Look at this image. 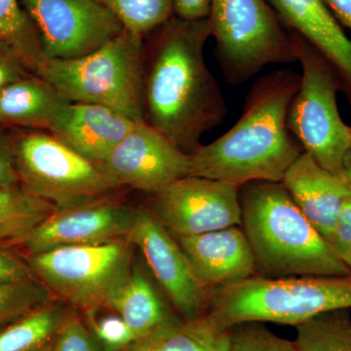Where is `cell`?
I'll return each mask as SVG.
<instances>
[{"mask_svg": "<svg viewBox=\"0 0 351 351\" xmlns=\"http://www.w3.org/2000/svg\"><path fill=\"white\" fill-rule=\"evenodd\" d=\"M232 328L212 314L186 319L173 314L123 351H230Z\"/></svg>", "mask_w": 351, "mask_h": 351, "instance_id": "obj_20", "label": "cell"}, {"mask_svg": "<svg viewBox=\"0 0 351 351\" xmlns=\"http://www.w3.org/2000/svg\"><path fill=\"white\" fill-rule=\"evenodd\" d=\"M301 75L289 69L262 76L252 85L243 112L226 134L189 156V176L242 186L247 182H282L304 152L287 127V113Z\"/></svg>", "mask_w": 351, "mask_h": 351, "instance_id": "obj_2", "label": "cell"}, {"mask_svg": "<svg viewBox=\"0 0 351 351\" xmlns=\"http://www.w3.org/2000/svg\"><path fill=\"white\" fill-rule=\"evenodd\" d=\"M299 351H351V311L318 314L295 326Z\"/></svg>", "mask_w": 351, "mask_h": 351, "instance_id": "obj_25", "label": "cell"}, {"mask_svg": "<svg viewBox=\"0 0 351 351\" xmlns=\"http://www.w3.org/2000/svg\"><path fill=\"white\" fill-rule=\"evenodd\" d=\"M212 0H174L175 16L184 20L208 18Z\"/></svg>", "mask_w": 351, "mask_h": 351, "instance_id": "obj_35", "label": "cell"}, {"mask_svg": "<svg viewBox=\"0 0 351 351\" xmlns=\"http://www.w3.org/2000/svg\"><path fill=\"white\" fill-rule=\"evenodd\" d=\"M51 351H104L84 317L76 313L58 334Z\"/></svg>", "mask_w": 351, "mask_h": 351, "instance_id": "obj_30", "label": "cell"}, {"mask_svg": "<svg viewBox=\"0 0 351 351\" xmlns=\"http://www.w3.org/2000/svg\"><path fill=\"white\" fill-rule=\"evenodd\" d=\"M51 351V350H50Z\"/></svg>", "mask_w": 351, "mask_h": 351, "instance_id": "obj_38", "label": "cell"}, {"mask_svg": "<svg viewBox=\"0 0 351 351\" xmlns=\"http://www.w3.org/2000/svg\"><path fill=\"white\" fill-rule=\"evenodd\" d=\"M327 241L351 274V196L346 200L336 228Z\"/></svg>", "mask_w": 351, "mask_h": 351, "instance_id": "obj_32", "label": "cell"}, {"mask_svg": "<svg viewBox=\"0 0 351 351\" xmlns=\"http://www.w3.org/2000/svg\"><path fill=\"white\" fill-rule=\"evenodd\" d=\"M120 21L124 29L144 39L169 21L174 0H96Z\"/></svg>", "mask_w": 351, "mask_h": 351, "instance_id": "obj_26", "label": "cell"}, {"mask_svg": "<svg viewBox=\"0 0 351 351\" xmlns=\"http://www.w3.org/2000/svg\"><path fill=\"white\" fill-rule=\"evenodd\" d=\"M0 45L12 50L34 75L46 59L38 29L20 0H0Z\"/></svg>", "mask_w": 351, "mask_h": 351, "instance_id": "obj_24", "label": "cell"}, {"mask_svg": "<svg viewBox=\"0 0 351 351\" xmlns=\"http://www.w3.org/2000/svg\"><path fill=\"white\" fill-rule=\"evenodd\" d=\"M129 240L142 252L178 315L191 319L207 313L210 293L198 282L177 239L151 209L138 208Z\"/></svg>", "mask_w": 351, "mask_h": 351, "instance_id": "obj_14", "label": "cell"}, {"mask_svg": "<svg viewBox=\"0 0 351 351\" xmlns=\"http://www.w3.org/2000/svg\"><path fill=\"white\" fill-rule=\"evenodd\" d=\"M339 25L351 31V0H324Z\"/></svg>", "mask_w": 351, "mask_h": 351, "instance_id": "obj_36", "label": "cell"}, {"mask_svg": "<svg viewBox=\"0 0 351 351\" xmlns=\"http://www.w3.org/2000/svg\"><path fill=\"white\" fill-rule=\"evenodd\" d=\"M144 39L124 29L98 50L73 60L45 59L36 75L69 103L112 108L145 121Z\"/></svg>", "mask_w": 351, "mask_h": 351, "instance_id": "obj_5", "label": "cell"}, {"mask_svg": "<svg viewBox=\"0 0 351 351\" xmlns=\"http://www.w3.org/2000/svg\"><path fill=\"white\" fill-rule=\"evenodd\" d=\"M100 166L119 188L154 193L189 176L191 159L160 132L141 121Z\"/></svg>", "mask_w": 351, "mask_h": 351, "instance_id": "obj_13", "label": "cell"}, {"mask_svg": "<svg viewBox=\"0 0 351 351\" xmlns=\"http://www.w3.org/2000/svg\"><path fill=\"white\" fill-rule=\"evenodd\" d=\"M241 226L265 278L351 274L326 239L302 214L282 182L240 188Z\"/></svg>", "mask_w": 351, "mask_h": 351, "instance_id": "obj_3", "label": "cell"}, {"mask_svg": "<svg viewBox=\"0 0 351 351\" xmlns=\"http://www.w3.org/2000/svg\"><path fill=\"white\" fill-rule=\"evenodd\" d=\"M31 73L12 50L0 45V90Z\"/></svg>", "mask_w": 351, "mask_h": 351, "instance_id": "obj_34", "label": "cell"}, {"mask_svg": "<svg viewBox=\"0 0 351 351\" xmlns=\"http://www.w3.org/2000/svg\"><path fill=\"white\" fill-rule=\"evenodd\" d=\"M10 136L21 188L57 209L113 196L120 189L100 165L50 132L20 131Z\"/></svg>", "mask_w": 351, "mask_h": 351, "instance_id": "obj_7", "label": "cell"}, {"mask_svg": "<svg viewBox=\"0 0 351 351\" xmlns=\"http://www.w3.org/2000/svg\"><path fill=\"white\" fill-rule=\"evenodd\" d=\"M208 20L230 84L248 82L270 64L297 62L288 31L267 0H212Z\"/></svg>", "mask_w": 351, "mask_h": 351, "instance_id": "obj_8", "label": "cell"}, {"mask_svg": "<svg viewBox=\"0 0 351 351\" xmlns=\"http://www.w3.org/2000/svg\"><path fill=\"white\" fill-rule=\"evenodd\" d=\"M53 300L38 278L0 285V330Z\"/></svg>", "mask_w": 351, "mask_h": 351, "instance_id": "obj_27", "label": "cell"}, {"mask_svg": "<svg viewBox=\"0 0 351 351\" xmlns=\"http://www.w3.org/2000/svg\"><path fill=\"white\" fill-rule=\"evenodd\" d=\"M36 278L25 256L10 247H0V285Z\"/></svg>", "mask_w": 351, "mask_h": 351, "instance_id": "obj_31", "label": "cell"}, {"mask_svg": "<svg viewBox=\"0 0 351 351\" xmlns=\"http://www.w3.org/2000/svg\"><path fill=\"white\" fill-rule=\"evenodd\" d=\"M19 184L10 134L0 129V188H11Z\"/></svg>", "mask_w": 351, "mask_h": 351, "instance_id": "obj_33", "label": "cell"}, {"mask_svg": "<svg viewBox=\"0 0 351 351\" xmlns=\"http://www.w3.org/2000/svg\"><path fill=\"white\" fill-rule=\"evenodd\" d=\"M281 182L311 225L329 239L351 196L341 173L325 169L304 152Z\"/></svg>", "mask_w": 351, "mask_h": 351, "instance_id": "obj_16", "label": "cell"}, {"mask_svg": "<svg viewBox=\"0 0 351 351\" xmlns=\"http://www.w3.org/2000/svg\"><path fill=\"white\" fill-rule=\"evenodd\" d=\"M240 226L176 239L198 282L209 293L257 276L251 245Z\"/></svg>", "mask_w": 351, "mask_h": 351, "instance_id": "obj_15", "label": "cell"}, {"mask_svg": "<svg viewBox=\"0 0 351 351\" xmlns=\"http://www.w3.org/2000/svg\"><path fill=\"white\" fill-rule=\"evenodd\" d=\"M211 36L208 18L174 15L145 47V121L189 156L228 113L221 87L205 61V44Z\"/></svg>", "mask_w": 351, "mask_h": 351, "instance_id": "obj_1", "label": "cell"}, {"mask_svg": "<svg viewBox=\"0 0 351 351\" xmlns=\"http://www.w3.org/2000/svg\"><path fill=\"white\" fill-rule=\"evenodd\" d=\"M136 123L103 106L68 103L49 132L80 156L101 165Z\"/></svg>", "mask_w": 351, "mask_h": 351, "instance_id": "obj_18", "label": "cell"}, {"mask_svg": "<svg viewBox=\"0 0 351 351\" xmlns=\"http://www.w3.org/2000/svg\"><path fill=\"white\" fill-rule=\"evenodd\" d=\"M68 103L49 82L31 73L0 90V127L50 131Z\"/></svg>", "mask_w": 351, "mask_h": 351, "instance_id": "obj_19", "label": "cell"}, {"mask_svg": "<svg viewBox=\"0 0 351 351\" xmlns=\"http://www.w3.org/2000/svg\"><path fill=\"white\" fill-rule=\"evenodd\" d=\"M286 29L299 34L338 71L351 105V39L324 0H267Z\"/></svg>", "mask_w": 351, "mask_h": 351, "instance_id": "obj_17", "label": "cell"}, {"mask_svg": "<svg viewBox=\"0 0 351 351\" xmlns=\"http://www.w3.org/2000/svg\"><path fill=\"white\" fill-rule=\"evenodd\" d=\"M287 31L302 66L301 84L288 110L289 131L316 162L341 173L351 151V127L341 119L337 100L343 92L341 77L317 48L297 32Z\"/></svg>", "mask_w": 351, "mask_h": 351, "instance_id": "obj_6", "label": "cell"}, {"mask_svg": "<svg viewBox=\"0 0 351 351\" xmlns=\"http://www.w3.org/2000/svg\"><path fill=\"white\" fill-rule=\"evenodd\" d=\"M138 208L108 196L77 206L56 209L18 248L34 255L71 246L112 243L129 239Z\"/></svg>", "mask_w": 351, "mask_h": 351, "instance_id": "obj_12", "label": "cell"}, {"mask_svg": "<svg viewBox=\"0 0 351 351\" xmlns=\"http://www.w3.org/2000/svg\"><path fill=\"white\" fill-rule=\"evenodd\" d=\"M230 351H299L294 341L277 336L263 322H243L232 327Z\"/></svg>", "mask_w": 351, "mask_h": 351, "instance_id": "obj_28", "label": "cell"}, {"mask_svg": "<svg viewBox=\"0 0 351 351\" xmlns=\"http://www.w3.org/2000/svg\"><path fill=\"white\" fill-rule=\"evenodd\" d=\"M351 311V274L265 278L211 291L208 311L226 327L243 322L297 325L318 314Z\"/></svg>", "mask_w": 351, "mask_h": 351, "instance_id": "obj_4", "label": "cell"}, {"mask_svg": "<svg viewBox=\"0 0 351 351\" xmlns=\"http://www.w3.org/2000/svg\"><path fill=\"white\" fill-rule=\"evenodd\" d=\"M341 174L343 176V180H345L346 186H348L351 195V151L348 154V156H346L345 162H343Z\"/></svg>", "mask_w": 351, "mask_h": 351, "instance_id": "obj_37", "label": "cell"}, {"mask_svg": "<svg viewBox=\"0 0 351 351\" xmlns=\"http://www.w3.org/2000/svg\"><path fill=\"white\" fill-rule=\"evenodd\" d=\"M56 209L20 186L0 188V247L18 248Z\"/></svg>", "mask_w": 351, "mask_h": 351, "instance_id": "obj_23", "label": "cell"}, {"mask_svg": "<svg viewBox=\"0 0 351 351\" xmlns=\"http://www.w3.org/2000/svg\"><path fill=\"white\" fill-rule=\"evenodd\" d=\"M84 318L104 351H123L136 339L125 321L117 313L100 318L93 314Z\"/></svg>", "mask_w": 351, "mask_h": 351, "instance_id": "obj_29", "label": "cell"}, {"mask_svg": "<svg viewBox=\"0 0 351 351\" xmlns=\"http://www.w3.org/2000/svg\"><path fill=\"white\" fill-rule=\"evenodd\" d=\"M241 186L186 176L151 193V211L175 237H193L241 226Z\"/></svg>", "mask_w": 351, "mask_h": 351, "instance_id": "obj_11", "label": "cell"}, {"mask_svg": "<svg viewBox=\"0 0 351 351\" xmlns=\"http://www.w3.org/2000/svg\"><path fill=\"white\" fill-rule=\"evenodd\" d=\"M38 29L44 56L73 60L87 56L124 31L96 0H20Z\"/></svg>", "mask_w": 351, "mask_h": 351, "instance_id": "obj_10", "label": "cell"}, {"mask_svg": "<svg viewBox=\"0 0 351 351\" xmlns=\"http://www.w3.org/2000/svg\"><path fill=\"white\" fill-rule=\"evenodd\" d=\"M105 308L119 315L134 332L136 339L151 332L172 316L151 279L138 265L112 291Z\"/></svg>", "mask_w": 351, "mask_h": 351, "instance_id": "obj_21", "label": "cell"}, {"mask_svg": "<svg viewBox=\"0 0 351 351\" xmlns=\"http://www.w3.org/2000/svg\"><path fill=\"white\" fill-rule=\"evenodd\" d=\"M132 245L122 239L23 255L55 300L87 317L105 308L112 291L128 276L133 267Z\"/></svg>", "mask_w": 351, "mask_h": 351, "instance_id": "obj_9", "label": "cell"}, {"mask_svg": "<svg viewBox=\"0 0 351 351\" xmlns=\"http://www.w3.org/2000/svg\"><path fill=\"white\" fill-rule=\"evenodd\" d=\"M76 313L53 300L0 330V351H50L64 323Z\"/></svg>", "mask_w": 351, "mask_h": 351, "instance_id": "obj_22", "label": "cell"}]
</instances>
